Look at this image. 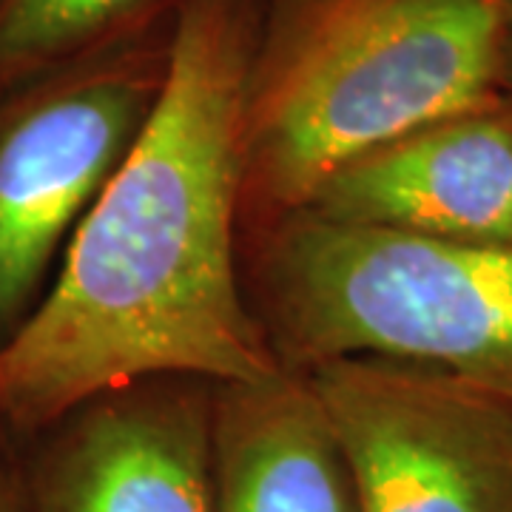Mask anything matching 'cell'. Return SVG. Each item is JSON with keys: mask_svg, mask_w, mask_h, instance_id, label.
Instances as JSON below:
<instances>
[{"mask_svg": "<svg viewBox=\"0 0 512 512\" xmlns=\"http://www.w3.org/2000/svg\"><path fill=\"white\" fill-rule=\"evenodd\" d=\"M254 35L242 0H185L146 126L0 345V427L26 439L154 376L256 382L282 370L239 268Z\"/></svg>", "mask_w": 512, "mask_h": 512, "instance_id": "1", "label": "cell"}, {"mask_svg": "<svg viewBox=\"0 0 512 512\" xmlns=\"http://www.w3.org/2000/svg\"><path fill=\"white\" fill-rule=\"evenodd\" d=\"M504 0H328L254 66L242 231L305 208L339 165L495 109Z\"/></svg>", "mask_w": 512, "mask_h": 512, "instance_id": "2", "label": "cell"}, {"mask_svg": "<svg viewBox=\"0 0 512 512\" xmlns=\"http://www.w3.org/2000/svg\"><path fill=\"white\" fill-rule=\"evenodd\" d=\"M251 231L245 293L276 362L387 359L512 402V245L293 211Z\"/></svg>", "mask_w": 512, "mask_h": 512, "instance_id": "3", "label": "cell"}, {"mask_svg": "<svg viewBox=\"0 0 512 512\" xmlns=\"http://www.w3.org/2000/svg\"><path fill=\"white\" fill-rule=\"evenodd\" d=\"M168 49L89 57L0 94V345L32 316L74 228L154 109Z\"/></svg>", "mask_w": 512, "mask_h": 512, "instance_id": "4", "label": "cell"}, {"mask_svg": "<svg viewBox=\"0 0 512 512\" xmlns=\"http://www.w3.org/2000/svg\"><path fill=\"white\" fill-rule=\"evenodd\" d=\"M345 453L359 512H512V402L430 367L302 370Z\"/></svg>", "mask_w": 512, "mask_h": 512, "instance_id": "5", "label": "cell"}, {"mask_svg": "<svg viewBox=\"0 0 512 512\" xmlns=\"http://www.w3.org/2000/svg\"><path fill=\"white\" fill-rule=\"evenodd\" d=\"M214 384L154 376L15 439L26 512H211Z\"/></svg>", "mask_w": 512, "mask_h": 512, "instance_id": "6", "label": "cell"}, {"mask_svg": "<svg viewBox=\"0 0 512 512\" xmlns=\"http://www.w3.org/2000/svg\"><path fill=\"white\" fill-rule=\"evenodd\" d=\"M416 237L512 245V111L461 114L339 165L305 208Z\"/></svg>", "mask_w": 512, "mask_h": 512, "instance_id": "7", "label": "cell"}, {"mask_svg": "<svg viewBox=\"0 0 512 512\" xmlns=\"http://www.w3.org/2000/svg\"><path fill=\"white\" fill-rule=\"evenodd\" d=\"M211 512H359L345 453L302 370L214 384Z\"/></svg>", "mask_w": 512, "mask_h": 512, "instance_id": "8", "label": "cell"}, {"mask_svg": "<svg viewBox=\"0 0 512 512\" xmlns=\"http://www.w3.org/2000/svg\"><path fill=\"white\" fill-rule=\"evenodd\" d=\"M157 0H0V94L89 60Z\"/></svg>", "mask_w": 512, "mask_h": 512, "instance_id": "9", "label": "cell"}, {"mask_svg": "<svg viewBox=\"0 0 512 512\" xmlns=\"http://www.w3.org/2000/svg\"><path fill=\"white\" fill-rule=\"evenodd\" d=\"M0 512H26L20 447L3 427H0Z\"/></svg>", "mask_w": 512, "mask_h": 512, "instance_id": "10", "label": "cell"}, {"mask_svg": "<svg viewBox=\"0 0 512 512\" xmlns=\"http://www.w3.org/2000/svg\"><path fill=\"white\" fill-rule=\"evenodd\" d=\"M501 86L512 89V0H504V60H501Z\"/></svg>", "mask_w": 512, "mask_h": 512, "instance_id": "11", "label": "cell"}]
</instances>
